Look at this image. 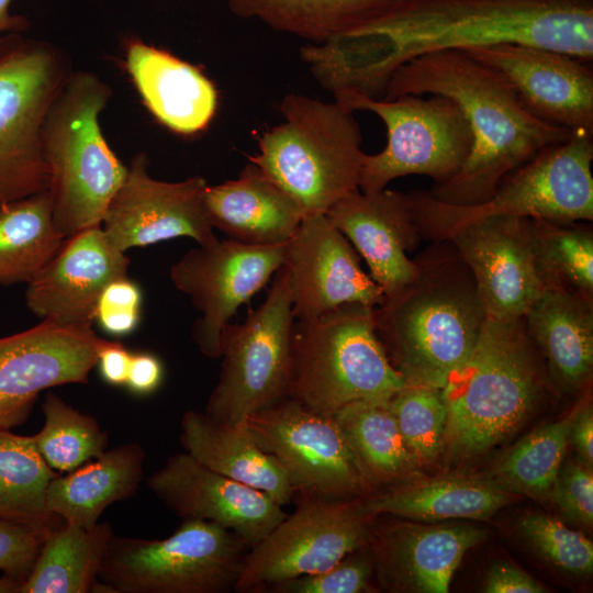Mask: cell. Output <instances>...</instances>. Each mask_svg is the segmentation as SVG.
Segmentation results:
<instances>
[{"label":"cell","instance_id":"1","mask_svg":"<svg viewBox=\"0 0 593 593\" xmlns=\"http://www.w3.org/2000/svg\"><path fill=\"white\" fill-rule=\"evenodd\" d=\"M518 43L593 60V0H406L368 23L322 43L300 58L340 102L380 100L406 61L445 49Z\"/></svg>","mask_w":593,"mask_h":593},{"label":"cell","instance_id":"2","mask_svg":"<svg viewBox=\"0 0 593 593\" xmlns=\"http://www.w3.org/2000/svg\"><path fill=\"white\" fill-rule=\"evenodd\" d=\"M425 93L454 100L473 138L460 170L427 191L445 203L485 202L510 172L573 134L529 113L501 71L462 49L438 51L406 61L390 77L382 99Z\"/></svg>","mask_w":593,"mask_h":593},{"label":"cell","instance_id":"3","mask_svg":"<svg viewBox=\"0 0 593 593\" xmlns=\"http://www.w3.org/2000/svg\"><path fill=\"white\" fill-rule=\"evenodd\" d=\"M416 272L374 307L378 338L409 384L441 389L472 351L486 314L471 270L446 239L413 258Z\"/></svg>","mask_w":593,"mask_h":593},{"label":"cell","instance_id":"4","mask_svg":"<svg viewBox=\"0 0 593 593\" xmlns=\"http://www.w3.org/2000/svg\"><path fill=\"white\" fill-rule=\"evenodd\" d=\"M551 389L523 317H486L472 351L441 388L444 446L456 458L483 454L514 434Z\"/></svg>","mask_w":593,"mask_h":593},{"label":"cell","instance_id":"5","mask_svg":"<svg viewBox=\"0 0 593 593\" xmlns=\"http://www.w3.org/2000/svg\"><path fill=\"white\" fill-rule=\"evenodd\" d=\"M111 96L110 86L98 75L71 71L43 122L47 192L55 226L65 238L101 226L127 174L100 125Z\"/></svg>","mask_w":593,"mask_h":593},{"label":"cell","instance_id":"6","mask_svg":"<svg viewBox=\"0 0 593 593\" xmlns=\"http://www.w3.org/2000/svg\"><path fill=\"white\" fill-rule=\"evenodd\" d=\"M279 111L283 121L261 135L249 163L291 195L304 215L326 214L359 189L360 126L354 112L335 100L288 93Z\"/></svg>","mask_w":593,"mask_h":593},{"label":"cell","instance_id":"7","mask_svg":"<svg viewBox=\"0 0 593 593\" xmlns=\"http://www.w3.org/2000/svg\"><path fill=\"white\" fill-rule=\"evenodd\" d=\"M374 307L345 303L295 320L288 398L333 415L357 401H388L409 383L393 367L374 327Z\"/></svg>","mask_w":593,"mask_h":593},{"label":"cell","instance_id":"8","mask_svg":"<svg viewBox=\"0 0 593 593\" xmlns=\"http://www.w3.org/2000/svg\"><path fill=\"white\" fill-rule=\"evenodd\" d=\"M592 161L593 136L573 133L510 172L483 203L449 204L423 190L411 191L409 197L421 235L430 240L447 230L489 215L592 222Z\"/></svg>","mask_w":593,"mask_h":593},{"label":"cell","instance_id":"9","mask_svg":"<svg viewBox=\"0 0 593 593\" xmlns=\"http://www.w3.org/2000/svg\"><path fill=\"white\" fill-rule=\"evenodd\" d=\"M248 550L234 533L202 519H183L165 539L113 535L99 571L101 593H225Z\"/></svg>","mask_w":593,"mask_h":593},{"label":"cell","instance_id":"10","mask_svg":"<svg viewBox=\"0 0 593 593\" xmlns=\"http://www.w3.org/2000/svg\"><path fill=\"white\" fill-rule=\"evenodd\" d=\"M295 317L289 275L282 267L265 300L221 334V372L204 413L226 425L247 419L288 398L291 337Z\"/></svg>","mask_w":593,"mask_h":593},{"label":"cell","instance_id":"11","mask_svg":"<svg viewBox=\"0 0 593 593\" xmlns=\"http://www.w3.org/2000/svg\"><path fill=\"white\" fill-rule=\"evenodd\" d=\"M70 72L45 41L16 35L0 52V203L48 189L42 126Z\"/></svg>","mask_w":593,"mask_h":593},{"label":"cell","instance_id":"12","mask_svg":"<svg viewBox=\"0 0 593 593\" xmlns=\"http://www.w3.org/2000/svg\"><path fill=\"white\" fill-rule=\"evenodd\" d=\"M338 103L351 112L374 113L387 128L384 148L363 155L358 187L365 193L385 189L392 180L409 175L427 176L434 186L441 184L460 170L471 152L469 124L448 97H350Z\"/></svg>","mask_w":593,"mask_h":593},{"label":"cell","instance_id":"13","mask_svg":"<svg viewBox=\"0 0 593 593\" xmlns=\"http://www.w3.org/2000/svg\"><path fill=\"white\" fill-rule=\"evenodd\" d=\"M288 514L244 559L236 592H253L280 581L323 572L369 545L377 516L360 508V499L301 496Z\"/></svg>","mask_w":593,"mask_h":593},{"label":"cell","instance_id":"14","mask_svg":"<svg viewBox=\"0 0 593 593\" xmlns=\"http://www.w3.org/2000/svg\"><path fill=\"white\" fill-rule=\"evenodd\" d=\"M246 426L284 468L301 496H367L372 485L333 415L286 398L251 415Z\"/></svg>","mask_w":593,"mask_h":593},{"label":"cell","instance_id":"15","mask_svg":"<svg viewBox=\"0 0 593 593\" xmlns=\"http://www.w3.org/2000/svg\"><path fill=\"white\" fill-rule=\"evenodd\" d=\"M284 255L286 244L257 246L216 239L188 250L171 266L172 284L201 313L192 338L203 356L220 358L223 327L271 281Z\"/></svg>","mask_w":593,"mask_h":593},{"label":"cell","instance_id":"16","mask_svg":"<svg viewBox=\"0 0 593 593\" xmlns=\"http://www.w3.org/2000/svg\"><path fill=\"white\" fill-rule=\"evenodd\" d=\"M107 339L92 326H65L49 320L0 338V428L23 424L49 388L87 384Z\"/></svg>","mask_w":593,"mask_h":593},{"label":"cell","instance_id":"17","mask_svg":"<svg viewBox=\"0 0 593 593\" xmlns=\"http://www.w3.org/2000/svg\"><path fill=\"white\" fill-rule=\"evenodd\" d=\"M148 157H133L121 188L111 200L101 227L110 244L125 253L176 237L199 245L216 240L204 195L208 182L200 176L169 182L153 178Z\"/></svg>","mask_w":593,"mask_h":593},{"label":"cell","instance_id":"18","mask_svg":"<svg viewBox=\"0 0 593 593\" xmlns=\"http://www.w3.org/2000/svg\"><path fill=\"white\" fill-rule=\"evenodd\" d=\"M471 270L486 317L522 318L544 292L530 238L529 219L489 215L441 233Z\"/></svg>","mask_w":593,"mask_h":593},{"label":"cell","instance_id":"19","mask_svg":"<svg viewBox=\"0 0 593 593\" xmlns=\"http://www.w3.org/2000/svg\"><path fill=\"white\" fill-rule=\"evenodd\" d=\"M501 71L534 116L593 136L592 61L518 43L463 49Z\"/></svg>","mask_w":593,"mask_h":593},{"label":"cell","instance_id":"20","mask_svg":"<svg viewBox=\"0 0 593 593\" xmlns=\"http://www.w3.org/2000/svg\"><path fill=\"white\" fill-rule=\"evenodd\" d=\"M295 320L311 318L345 303L376 307L382 289L366 273L357 250L326 214L304 215L286 244Z\"/></svg>","mask_w":593,"mask_h":593},{"label":"cell","instance_id":"21","mask_svg":"<svg viewBox=\"0 0 593 593\" xmlns=\"http://www.w3.org/2000/svg\"><path fill=\"white\" fill-rule=\"evenodd\" d=\"M147 486L182 519L215 523L249 549L288 515L267 493L206 468L186 451L170 456Z\"/></svg>","mask_w":593,"mask_h":593},{"label":"cell","instance_id":"22","mask_svg":"<svg viewBox=\"0 0 593 593\" xmlns=\"http://www.w3.org/2000/svg\"><path fill=\"white\" fill-rule=\"evenodd\" d=\"M130 259L113 247L101 226L67 237L27 283L25 304L42 320L92 326L98 299L113 280L127 277Z\"/></svg>","mask_w":593,"mask_h":593},{"label":"cell","instance_id":"23","mask_svg":"<svg viewBox=\"0 0 593 593\" xmlns=\"http://www.w3.org/2000/svg\"><path fill=\"white\" fill-rule=\"evenodd\" d=\"M326 216L365 259L384 296L415 275L416 264L407 253L423 237L409 193L387 188L365 193L357 189L336 202Z\"/></svg>","mask_w":593,"mask_h":593},{"label":"cell","instance_id":"24","mask_svg":"<svg viewBox=\"0 0 593 593\" xmlns=\"http://www.w3.org/2000/svg\"><path fill=\"white\" fill-rule=\"evenodd\" d=\"M125 68L146 108L170 131L193 135L213 120L219 93L197 66L134 38L125 45Z\"/></svg>","mask_w":593,"mask_h":593},{"label":"cell","instance_id":"25","mask_svg":"<svg viewBox=\"0 0 593 593\" xmlns=\"http://www.w3.org/2000/svg\"><path fill=\"white\" fill-rule=\"evenodd\" d=\"M486 532L471 525L383 526L371 530L374 553L393 585L425 593H446L466 552L481 542Z\"/></svg>","mask_w":593,"mask_h":593},{"label":"cell","instance_id":"26","mask_svg":"<svg viewBox=\"0 0 593 593\" xmlns=\"http://www.w3.org/2000/svg\"><path fill=\"white\" fill-rule=\"evenodd\" d=\"M204 202L214 228L248 245L287 244L304 216L294 199L251 163L236 179L208 186Z\"/></svg>","mask_w":593,"mask_h":593},{"label":"cell","instance_id":"27","mask_svg":"<svg viewBox=\"0 0 593 593\" xmlns=\"http://www.w3.org/2000/svg\"><path fill=\"white\" fill-rule=\"evenodd\" d=\"M555 390H581L593 370V298L545 290L523 316Z\"/></svg>","mask_w":593,"mask_h":593},{"label":"cell","instance_id":"28","mask_svg":"<svg viewBox=\"0 0 593 593\" xmlns=\"http://www.w3.org/2000/svg\"><path fill=\"white\" fill-rule=\"evenodd\" d=\"M179 439L201 465L267 493L281 506L295 494L280 461L261 449L246 425H226L190 410L180 421Z\"/></svg>","mask_w":593,"mask_h":593},{"label":"cell","instance_id":"29","mask_svg":"<svg viewBox=\"0 0 593 593\" xmlns=\"http://www.w3.org/2000/svg\"><path fill=\"white\" fill-rule=\"evenodd\" d=\"M145 457L139 444L128 443L57 474L47 489L48 510L64 523L94 526L108 506L136 494L144 479Z\"/></svg>","mask_w":593,"mask_h":593},{"label":"cell","instance_id":"30","mask_svg":"<svg viewBox=\"0 0 593 593\" xmlns=\"http://www.w3.org/2000/svg\"><path fill=\"white\" fill-rule=\"evenodd\" d=\"M517 495L492 480L472 477H439L399 485L360 499L363 513L393 515L418 521L449 518L488 519Z\"/></svg>","mask_w":593,"mask_h":593},{"label":"cell","instance_id":"31","mask_svg":"<svg viewBox=\"0 0 593 593\" xmlns=\"http://www.w3.org/2000/svg\"><path fill=\"white\" fill-rule=\"evenodd\" d=\"M113 535L107 522L90 528L60 524L44 538L19 593H100L99 571Z\"/></svg>","mask_w":593,"mask_h":593},{"label":"cell","instance_id":"32","mask_svg":"<svg viewBox=\"0 0 593 593\" xmlns=\"http://www.w3.org/2000/svg\"><path fill=\"white\" fill-rule=\"evenodd\" d=\"M231 12L275 31L322 43L392 11L406 0H225Z\"/></svg>","mask_w":593,"mask_h":593},{"label":"cell","instance_id":"33","mask_svg":"<svg viewBox=\"0 0 593 593\" xmlns=\"http://www.w3.org/2000/svg\"><path fill=\"white\" fill-rule=\"evenodd\" d=\"M65 239L47 190L0 203V286L31 282Z\"/></svg>","mask_w":593,"mask_h":593},{"label":"cell","instance_id":"34","mask_svg":"<svg viewBox=\"0 0 593 593\" xmlns=\"http://www.w3.org/2000/svg\"><path fill=\"white\" fill-rule=\"evenodd\" d=\"M54 471L32 436L0 428V517L29 526L45 537L64 522L46 502Z\"/></svg>","mask_w":593,"mask_h":593},{"label":"cell","instance_id":"35","mask_svg":"<svg viewBox=\"0 0 593 593\" xmlns=\"http://www.w3.org/2000/svg\"><path fill=\"white\" fill-rule=\"evenodd\" d=\"M388 401H357L333 414L372 486L404 478L419 465Z\"/></svg>","mask_w":593,"mask_h":593},{"label":"cell","instance_id":"36","mask_svg":"<svg viewBox=\"0 0 593 593\" xmlns=\"http://www.w3.org/2000/svg\"><path fill=\"white\" fill-rule=\"evenodd\" d=\"M532 248L545 290L593 298V231L589 222L529 219Z\"/></svg>","mask_w":593,"mask_h":593},{"label":"cell","instance_id":"37","mask_svg":"<svg viewBox=\"0 0 593 593\" xmlns=\"http://www.w3.org/2000/svg\"><path fill=\"white\" fill-rule=\"evenodd\" d=\"M583 399L563 418L541 426L510 450L495 466L492 481L534 499L550 495Z\"/></svg>","mask_w":593,"mask_h":593},{"label":"cell","instance_id":"38","mask_svg":"<svg viewBox=\"0 0 593 593\" xmlns=\"http://www.w3.org/2000/svg\"><path fill=\"white\" fill-rule=\"evenodd\" d=\"M42 407L44 426L32 438L57 473L70 472L107 450L108 434L93 416L74 409L53 392L45 395Z\"/></svg>","mask_w":593,"mask_h":593},{"label":"cell","instance_id":"39","mask_svg":"<svg viewBox=\"0 0 593 593\" xmlns=\"http://www.w3.org/2000/svg\"><path fill=\"white\" fill-rule=\"evenodd\" d=\"M388 405L417 462L436 459L444 448L447 425L441 389L407 384L391 396Z\"/></svg>","mask_w":593,"mask_h":593},{"label":"cell","instance_id":"40","mask_svg":"<svg viewBox=\"0 0 593 593\" xmlns=\"http://www.w3.org/2000/svg\"><path fill=\"white\" fill-rule=\"evenodd\" d=\"M528 544L553 567L577 575L593 570V545L580 532L547 514H528L518 522Z\"/></svg>","mask_w":593,"mask_h":593},{"label":"cell","instance_id":"41","mask_svg":"<svg viewBox=\"0 0 593 593\" xmlns=\"http://www.w3.org/2000/svg\"><path fill=\"white\" fill-rule=\"evenodd\" d=\"M366 546L347 555L329 569L265 586L271 593H362L374 592L371 584L372 559Z\"/></svg>","mask_w":593,"mask_h":593},{"label":"cell","instance_id":"42","mask_svg":"<svg viewBox=\"0 0 593 593\" xmlns=\"http://www.w3.org/2000/svg\"><path fill=\"white\" fill-rule=\"evenodd\" d=\"M142 309L139 287L123 277L111 281L101 292L94 313V321L113 336L132 333L138 325Z\"/></svg>","mask_w":593,"mask_h":593},{"label":"cell","instance_id":"43","mask_svg":"<svg viewBox=\"0 0 593 593\" xmlns=\"http://www.w3.org/2000/svg\"><path fill=\"white\" fill-rule=\"evenodd\" d=\"M550 496L566 517L585 526L592 525V468L582 462H571L563 468L561 467Z\"/></svg>","mask_w":593,"mask_h":593},{"label":"cell","instance_id":"44","mask_svg":"<svg viewBox=\"0 0 593 593\" xmlns=\"http://www.w3.org/2000/svg\"><path fill=\"white\" fill-rule=\"evenodd\" d=\"M45 536L0 517V571L21 581L29 577Z\"/></svg>","mask_w":593,"mask_h":593},{"label":"cell","instance_id":"45","mask_svg":"<svg viewBox=\"0 0 593 593\" xmlns=\"http://www.w3.org/2000/svg\"><path fill=\"white\" fill-rule=\"evenodd\" d=\"M483 591L486 593H541L546 589L516 566L499 561L488 570Z\"/></svg>","mask_w":593,"mask_h":593},{"label":"cell","instance_id":"46","mask_svg":"<svg viewBox=\"0 0 593 593\" xmlns=\"http://www.w3.org/2000/svg\"><path fill=\"white\" fill-rule=\"evenodd\" d=\"M164 379L160 359L150 353L132 354L126 388L136 395L154 393Z\"/></svg>","mask_w":593,"mask_h":593},{"label":"cell","instance_id":"47","mask_svg":"<svg viewBox=\"0 0 593 593\" xmlns=\"http://www.w3.org/2000/svg\"><path fill=\"white\" fill-rule=\"evenodd\" d=\"M132 353L121 343L107 340L98 353L102 379L110 385L122 387L126 384Z\"/></svg>","mask_w":593,"mask_h":593},{"label":"cell","instance_id":"48","mask_svg":"<svg viewBox=\"0 0 593 593\" xmlns=\"http://www.w3.org/2000/svg\"><path fill=\"white\" fill-rule=\"evenodd\" d=\"M572 440L581 462L592 468L593 465V410L591 401L583 399L581 409L572 424L570 432Z\"/></svg>","mask_w":593,"mask_h":593},{"label":"cell","instance_id":"49","mask_svg":"<svg viewBox=\"0 0 593 593\" xmlns=\"http://www.w3.org/2000/svg\"><path fill=\"white\" fill-rule=\"evenodd\" d=\"M13 0H0V52L16 35H21L30 26L27 18L12 13Z\"/></svg>","mask_w":593,"mask_h":593},{"label":"cell","instance_id":"50","mask_svg":"<svg viewBox=\"0 0 593 593\" xmlns=\"http://www.w3.org/2000/svg\"><path fill=\"white\" fill-rule=\"evenodd\" d=\"M22 582L3 574L0 577V593H19Z\"/></svg>","mask_w":593,"mask_h":593},{"label":"cell","instance_id":"51","mask_svg":"<svg viewBox=\"0 0 593 593\" xmlns=\"http://www.w3.org/2000/svg\"><path fill=\"white\" fill-rule=\"evenodd\" d=\"M213 1H216V0H213Z\"/></svg>","mask_w":593,"mask_h":593}]
</instances>
